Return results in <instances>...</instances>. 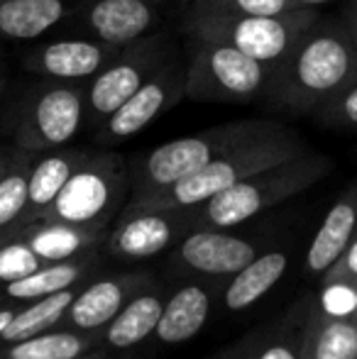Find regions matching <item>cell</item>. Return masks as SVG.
<instances>
[{"instance_id": "obj_1", "label": "cell", "mask_w": 357, "mask_h": 359, "mask_svg": "<svg viewBox=\"0 0 357 359\" xmlns=\"http://www.w3.org/2000/svg\"><path fill=\"white\" fill-rule=\"evenodd\" d=\"M357 79V47L340 18H318L271 74L264 93L276 113L311 118Z\"/></svg>"}, {"instance_id": "obj_2", "label": "cell", "mask_w": 357, "mask_h": 359, "mask_svg": "<svg viewBox=\"0 0 357 359\" xmlns=\"http://www.w3.org/2000/svg\"><path fill=\"white\" fill-rule=\"evenodd\" d=\"M333 159L321 151L306 149L301 154L284 159L274 166L248 176L240 184L220 191L206 203L189 208L191 230L196 227H215V230H235L264 210L309 191L333 171Z\"/></svg>"}, {"instance_id": "obj_3", "label": "cell", "mask_w": 357, "mask_h": 359, "mask_svg": "<svg viewBox=\"0 0 357 359\" xmlns=\"http://www.w3.org/2000/svg\"><path fill=\"white\" fill-rule=\"evenodd\" d=\"M86 130V83L37 79L32 86L5 98L0 133L27 154L72 144Z\"/></svg>"}, {"instance_id": "obj_4", "label": "cell", "mask_w": 357, "mask_h": 359, "mask_svg": "<svg viewBox=\"0 0 357 359\" xmlns=\"http://www.w3.org/2000/svg\"><path fill=\"white\" fill-rule=\"evenodd\" d=\"M306 149H309V144L304 142V137L294 128H289L284 123H276L274 128L235 144L233 149L223 151L210 164H206L196 174L186 176L184 181L174 184L172 189L162 191L157 196H149L144 201H137V203H125V205H130V208H181V210L196 208V205L218 196L220 191L240 184L248 176L257 174V171L267 169V166L279 164L284 159H291V156L301 154Z\"/></svg>"}, {"instance_id": "obj_5", "label": "cell", "mask_w": 357, "mask_h": 359, "mask_svg": "<svg viewBox=\"0 0 357 359\" xmlns=\"http://www.w3.org/2000/svg\"><path fill=\"white\" fill-rule=\"evenodd\" d=\"M276 123L279 120L267 118L230 120V123L213 125V128L201 130V133L174 137L164 144L152 147L149 151L130 161L133 191H130L128 203H137V201H144L149 196H157L162 191L172 189L186 176L196 174L206 164H210L223 151L274 128Z\"/></svg>"}, {"instance_id": "obj_6", "label": "cell", "mask_w": 357, "mask_h": 359, "mask_svg": "<svg viewBox=\"0 0 357 359\" xmlns=\"http://www.w3.org/2000/svg\"><path fill=\"white\" fill-rule=\"evenodd\" d=\"M318 18L321 13L316 8H299L284 15H228L189 10L181 29L184 37L208 39L240 49L274 74Z\"/></svg>"}, {"instance_id": "obj_7", "label": "cell", "mask_w": 357, "mask_h": 359, "mask_svg": "<svg viewBox=\"0 0 357 359\" xmlns=\"http://www.w3.org/2000/svg\"><path fill=\"white\" fill-rule=\"evenodd\" d=\"M133 191L130 161L110 147L90 149L42 215L49 222L110 230Z\"/></svg>"}, {"instance_id": "obj_8", "label": "cell", "mask_w": 357, "mask_h": 359, "mask_svg": "<svg viewBox=\"0 0 357 359\" xmlns=\"http://www.w3.org/2000/svg\"><path fill=\"white\" fill-rule=\"evenodd\" d=\"M186 100L248 105L264 100L271 72L240 49L186 37Z\"/></svg>"}, {"instance_id": "obj_9", "label": "cell", "mask_w": 357, "mask_h": 359, "mask_svg": "<svg viewBox=\"0 0 357 359\" xmlns=\"http://www.w3.org/2000/svg\"><path fill=\"white\" fill-rule=\"evenodd\" d=\"M177 44L164 32H152L128 47L118 49L115 57L86 83V130L95 133L115 108L125 103L147 76L164 62Z\"/></svg>"}, {"instance_id": "obj_10", "label": "cell", "mask_w": 357, "mask_h": 359, "mask_svg": "<svg viewBox=\"0 0 357 359\" xmlns=\"http://www.w3.org/2000/svg\"><path fill=\"white\" fill-rule=\"evenodd\" d=\"M186 100V62L184 52L174 47L164 62L147 76L142 86L108 115L93 133L100 147H115L144 133L149 125Z\"/></svg>"}, {"instance_id": "obj_11", "label": "cell", "mask_w": 357, "mask_h": 359, "mask_svg": "<svg viewBox=\"0 0 357 359\" xmlns=\"http://www.w3.org/2000/svg\"><path fill=\"white\" fill-rule=\"evenodd\" d=\"M191 230L189 208H130L125 205L110 225L103 247L115 259H152Z\"/></svg>"}, {"instance_id": "obj_12", "label": "cell", "mask_w": 357, "mask_h": 359, "mask_svg": "<svg viewBox=\"0 0 357 359\" xmlns=\"http://www.w3.org/2000/svg\"><path fill=\"white\" fill-rule=\"evenodd\" d=\"M260 255V242L230 230L196 227L172 247L169 269L174 274L233 276Z\"/></svg>"}, {"instance_id": "obj_13", "label": "cell", "mask_w": 357, "mask_h": 359, "mask_svg": "<svg viewBox=\"0 0 357 359\" xmlns=\"http://www.w3.org/2000/svg\"><path fill=\"white\" fill-rule=\"evenodd\" d=\"M118 49L105 42L81 34V37L47 39L32 42L20 54V67L34 79L69 81V83H88Z\"/></svg>"}, {"instance_id": "obj_14", "label": "cell", "mask_w": 357, "mask_h": 359, "mask_svg": "<svg viewBox=\"0 0 357 359\" xmlns=\"http://www.w3.org/2000/svg\"><path fill=\"white\" fill-rule=\"evenodd\" d=\"M162 20V0H81L72 22L83 34L123 49L152 34Z\"/></svg>"}, {"instance_id": "obj_15", "label": "cell", "mask_w": 357, "mask_h": 359, "mask_svg": "<svg viewBox=\"0 0 357 359\" xmlns=\"http://www.w3.org/2000/svg\"><path fill=\"white\" fill-rule=\"evenodd\" d=\"M152 281L157 279L147 271H120L88 279L76 291L62 325L79 332H103V327L123 311L125 303Z\"/></svg>"}, {"instance_id": "obj_16", "label": "cell", "mask_w": 357, "mask_h": 359, "mask_svg": "<svg viewBox=\"0 0 357 359\" xmlns=\"http://www.w3.org/2000/svg\"><path fill=\"white\" fill-rule=\"evenodd\" d=\"M79 5L81 0H0V47L37 42L72 20Z\"/></svg>"}, {"instance_id": "obj_17", "label": "cell", "mask_w": 357, "mask_h": 359, "mask_svg": "<svg viewBox=\"0 0 357 359\" xmlns=\"http://www.w3.org/2000/svg\"><path fill=\"white\" fill-rule=\"evenodd\" d=\"M357 237V181L335 198L306 252V271L323 276Z\"/></svg>"}, {"instance_id": "obj_18", "label": "cell", "mask_w": 357, "mask_h": 359, "mask_svg": "<svg viewBox=\"0 0 357 359\" xmlns=\"http://www.w3.org/2000/svg\"><path fill=\"white\" fill-rule=\"evenodd\" d=\"M88 151L90 149H83V147L67 144L59 147V149H49L32 156L27 181V208H25L22 227L42 220V215L54 203V198L64 189L69 176L81 166V161L88 156Z\"/></svg>"}, {"instance_id": "obj_19", "label": "cell", "mask_w": 357, "mask_h": 359, "mask_svg": "<svg viewBox=\"0 0 357 359\" xmlns=\"http://www.w3.org/2000/svg\"><path fill=\"white\" fill-rule=\"evenodd\" d=\"M98 269H100V255L98 250H90L79 257H72V259L44 264L42 269L32 271L25 279H18L13 284H5L0 288H3L8 301L29 303V301H37V298H47L54 296V293L69 291V288H81Z\"/></svg>"}, {"instance_id": "obj_20", "label": "cell", "mask_w": 357, "mask_h": 359, "mask_svg": "<svg viewBox=\"0 0 357 359\" xmlns=\"http://www.w3.org/2000/svg\"><path fill=\"white\" fill-rule=\"evenodd\" d=\"M167 288L159 281H152L137 291L125 308L103 327V342L113 350H133L149 335H154L157 323L162 318L164 303H167Z\"/></svg>"}, {"instance_id": "obj_21", "label": "cell", "mask_w": 357, "mask_h": 359, "mask_svg": "<svg viewBox=\"0 0 357 359\" xmlns=\"http://www.w3.org/2000/svg\"><path fill=\"white\" fill-rule=\"evenodd\" d=\"M213 293L206 284H186L167 296L154 337L162 345H184L206 327Z\"/></svg>"}, {"instance_id": "obj_22", "label": "cell", "mask_w": 357, "mask_h": 359, "mask_svg": "<svg viewBox=\"0 0 357 359\" xmlns=\"http://www.w3.org/2000/svg\"><path fill=\"white\" fill-rule=\"evenodd\" d=\"M18 232L44 264L72 259V257H79L90 250H100L105 235H108V230L76 227V225H67V222H49V220L25 225Z\"/></svg>"}, {"instance_id": "obj_23", "label": "cell", "mask_w": 357, "mask_h": 359, "mask_svg": "<svg viewBox=\"0 0 357 359\" xmlns=\"http://www.w3.org/2000/svg\"><path fill=\"white\" fill-rule=\"evenodd\" d=\"M304 359H357V316H333L311 303L304 327Z\"/></svg>"}, {"instance_id": "obj_24", "label": "cell", "mask_w": 357, "mask_h": 359, "mask_svg": "<svg viewBox=\"0 0 357 359\" xmlns=\"http://www.w3.org/2000/svg\"><path fill=\"white\" fill-rule=\"evenodd\" d=\"M286 266H289V255L281 250L257 255L248 266H243L238 274L230 276V281L225 284V308L233 313L248 311L250 306H255L260 298L267 296L271 288L279 284Z\"/></svg>"}, {"instance_id": "obj_25", "label": "cell", "mask_w": 357, "mask_h": 359, "mask_svg": "<svg viewBox=\"0 0 357 359\" xmlns=\"http://www.w3.org/2000/svg\"><path fill=\"white\" fill-rule=\"evenodd\" d=\"M100 340V332L49 330L27 340L0 345V359H81Z\"/></svg>"}, {"instance_id": "obj_26", "label": "cell", "mask_w": 357, "mask_h": 359, "mask_svg": "<svg viewBox=\"0 0 357 359\" xmlns=\"http://www.w3.org/2000/svg\"><path fill=\"white\" fill-rule=\"evenodd\" d=\"M79 288H69V291L54 293L47 298H37V301L22 303L15 311V318L10 320V325L5 327V332L0 335V345H10V342L27 340V337L42 335L54 327H59L67 318V311L72 306V301L76 298Z\"/></svg>"}, {"instance_id": "obj_27", "label": "cell", "mask_w": 357, "mask_h": 359, "mask_svg": "<svg viewBox=\"0 0 357 359\" xmlns=\"http://www.w3.org/2000/svg\"><path fill=\"white\" fill-rule=\"evenodd\" d=\"M32 156L34 154L18 149L10 169L0 179V240L22 227L25 208H27V181Z\"/></svg>"}, {"instance_id": "obj_28", "label": "cell", "mask_w": 357, "mask_h": 359, "mask_svg": "<svg viewBox=\"0 0 357 359\" xmlns=\"http://www.w3.org/2000/svg\"><path fill=\"white\" fill-rule=\"evenodd\" d=\"M311 303L304 301L286 313V318L269 332L257 352H250V347L235 350V359H304V327Z\"/></svg>"}, {"instance_id": "obj_29", "label": "cell", "mask_w": 357, "mask_h": 359, "mask_svg": "<svg viewBox=\"0 0 357 359\" xmlns=\"http://www.w3.org/2000/svg\"><path fill=\"white\" fill-rule=\"evenodd\" d=\"M42 266L44 262L34 255L32 247L20 237L18 230L0 240V286L25 279Z\"/></svg>"}, {"instance_id": "obj_30", "label": "cell", "mask_w": 357, "mask_h": 359, "mask_svg": "<svg viewBox=\"0 0 357 359\" xmlns=\"http://www.w3.org/2000/svg\"><path fill=\"white\" fill-rule=\"evenodd\" d=\"M316 125L325 130H343V133H355L357 130V79L345 86L340 93H335L330 100H325L314 115Z\"/></svg>"}, {"instance_id": "obj_31", "label": "cell", "mask_w": 357, "mask_h": 359, "mask_svg": "<svg viewBox=\"0 0 357 359\" xmlns=\"http://www.w3.org/2000/svg\"><path fill=\"white\" fill-rule=\"evenodd\" d=\"M296 0H194L189 10L228 15H284L299 10Z\"/></svg>"}, {"instance_id": "obj_32", "label": "cell", "mask_w": 357, "mask_h": 359, "mask_svg": "<svg viewBox=\"0 0 357 359\" xmlns=\"http://www.w3.org/2000/svg\"><path fill=\"white\" fill-rule=\"evenodd\" d=\"M323 276L325 284H350L357 288V237L345 250V255L335 262V266H330Z\"/></svg>"}, {"instance_id": "obj_33", "label": "cell", "mask_w": 357, "mask_h": 359, "mask_svg": "<svg viewBox=\"0 0 357 359\" xmlns=\"http://www.w3.org/2000/svg\"><path fill=\"white\" fill-rule=\"evenodd\" d=\"M340 22L348 27L350 37H353L355 47H357V0H348V3H343V13L338 15Z\"/></svg>"}, {"instance_id": "obj_34", "label": "cell", "mask_w": 357, "mask_h": 359, "mask_svg": "<svg viewBox=\"0 0 357 359\" xmlns=\"http://www.w3.org/2000/svg\"><path fill=\"white\" fill-rule=\"evenodd\" d=\"M15 154H18V147H13L10 142H0V179H3L5 171L10 169Z\"/></svg>"}, {"instance_id": "obj_35", "label": "cell", "mask_w": 357, "mask_h": 359, "mask_svg": "<svg viewBox=\"0 0 357 359\" xmlns=\"http://www.w3.org/2000/svg\"><path fill=\"white\" fill-rule=\"evenodd\" d=\"M8 86H10L8 69H5V62H3V59H0V108H3L5 98H8Z\"/></svg>"}, {"instance_id": "obj_36", "label": "cell", "mask_w": 357, "mask_h": 359, "mask_svg": "<svg viewBox=\"0 0 357 359\" xmlns=\"http://www.w3.org/2000/svg\"><path fill=\"white\" fill-rule=\"evenodd\" d=\"M15 311H18V308H0V335H3L5 327H8L10 320L15 318Z\"/></svg>"}, {"instance_id": "obj_37", "label": "cell", "mask_w": 357, "mask_h": 359, "mask_svg": "<svg viewBox=\"0 0 357 359\" xmlns=\"http://www.w3.org/2000/svg\"><path fill=\"white\" fill-rule=\"evenodd\" d=\"M301 8H323V5H330V3H348V0H296Z\"/></svg>"}, {"instance_id": "obj_38", "label": "cell", "mask_w": 357, "mask_h": 359, "mask_svg": "<svg viewBox=\"0 0 357 359\" xmlns=\"http://www.w3.org/2000/svg\"><path fill=\"white\" fill-rule=\"evenodd\" d=\"M223 359H235V352H228V355H225Z\"/></svg>"}, {"instance_id": "obj_39", "label": "cell", "mask_w": 357, "mask_h": 359, "mask_svg": "<svg viewBox=\"0 0 357 359\" xmlns=\"http://www.w3.org/2000/svg\"><path fill=\"white\" fill-rule=\"evenodd\" d=\"M83 359V357H81ZM86 359H105V357H86Z\"/></svg>"}]
</instances>
